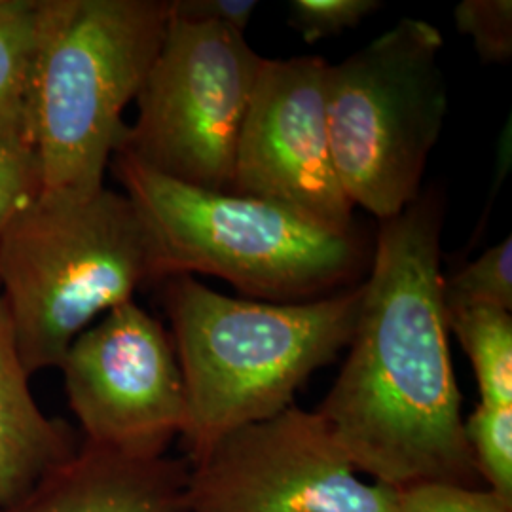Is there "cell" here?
I'll return each instance as SVG.
<instances>
[{
    "instance_id": "obj_21",
    "label": "cell",
    "mask_w": 512,
    "mask_h": 512,
    "mask_svg": "<svg viewBox=\"0 0 512 512\" xmlns=\"http://www.w3.org/2000/svg\"><path fill=\"white\" fill-rule=\"evenodd\" d=\"M256 6L255 0H175L171 2V14L175 18L224 25L245 35Z\"/></svg>"
},
{
    "instance_id": "obj_7",
    "label": "cell",
    "mask_w": 512,
    "mask_h": 512,
    "mask_svg": "<svg viewBox=\"0 0 512 512\" xmlns=\"http://www.w3.org/2000/svg\"><path fill=\"white\" fill-rule=\"evenodd\" d=\"M262 61L243 33L171 14L120 150L167 179L230 192Z\"/></svg>"
},
{
    "instance_id": "obj_4",
    "label": "cell",
    "mask_w": 512,
    "mask_h": 512,
    "mask_svg": "<svg viewBox=\"0 0 512 512\" xmlns=\"http://www.w3.org/2000/svg\"><path fill=\"white\" fill-rule=\"evenodd\" d=\"M169 16L164 0H42L31 105L40 190L88 196L105 186Z\"/></svg>"
},
{
    "instance_id": "obj_5",
    "label": "cell",
    "mask_w": 512,
    "mask_h": 512,
    "mask_svg": "<svg viewBox=\"0 0 512 512\" xmlns=\"http://www.w3.org/2000/svg\"><path fill=\"white\" fill-rule=\"evenodd\" d=\"M154 279L147 228L124 192L38 190L0 239V300L21 363L57 368L76 336Z\"/></svg>"
},
{
    "instance_id": "obj_17",
    "label": "cell",
    "mask_w": 512,
    "mask_h": 512,
    "mask_svg": "<svg viewBox=\"0 0 512 512\" xmlns=\"http://www.w3.org/2000/svg\"><path fill=\"white\" fill-rule=\"evenodd\" d=\"M459 33L471 37L486 63H505L512 55L511 0H463L454 10Z\"/></svg>"
},
{
    "instance_id": "obj_20",
    "label": "cell",
    "mask_w": 512,
    "mask_h": 512,
    "mask_svg": "<svg viewBox=\"0 0 512 512\" xmlns=\"http://www.w3.org/2000/svg\"><path fill=\"white\" fill-rule=\"evenodd\" d=\"M40 190V173L33 150L0 143V239L25 203Z\"/></svg>"
},
{
    "instance_id": "obj_8",
    "label": "cell",
    "mask_w": 512,
    "mask_h": 512,
    "mask_svg": "<svg viewBox=\"0 0 512 512\" xmlns=\"http://www.w3.org/2000/svg\"><path fill=\"white\" fill-rule=\"evenodd\" d=\"M397 490L353 471L317 412L243 425L190 463L188 512H395Z\"/></svg>"
},
{
    "instance_id": "obj_12",
    "label": "cell",
    "mask_w": 512,
    "mask_h": 512,
    "mask_svg": "<svg viewBox=\"0 0 512 512\" xmlns=\"http://www.w3.org/2000/svg\"><path fill=\"white\" fill-rule=\"evenodd\" d=\"M29 380L0 300V507L31 492L82 444L67 421L48 418L38 408Z\"/></svg>"
},
{
    "instance_id": "obj_1",
    "label": "cell",
    "mask_w": 512,
    "mask_h": 512,
    "mask_svg": "<svg viewBox=\"0 0 512 512\" xmlns=\"http://www.w3.org/2000/svg\"><path fill=\"white\" fill-rule=\"evenodd\" d=\"M442 224L437 192L382 222L348 357L315 410L353 471L393 490L484 488L448 342Z\"/></svg>"
},
{
    "instance_id": "obj_19",
    "label": "cell",
    "mask_w": 512,
    "mask_h": 512,
    "mask_svg": "<svg viewBox=\"0 0 512 512\" xmlns=\"http://www.w3.org/2000/svg\"><path fill=\"white\" fill-rule=\"evenodd\" d=\"M380 8L378 0H293L289 23L308 44H315L357 27Z\"/></svg>"
},
{
    "instance_id": "obj_16",
    "label": "cell",
    "mask_w": 512,
    "mask_h": 512,
    "mask_svg": "<svg viewBox=\"0 0 512 512\" xmlns=\"http://www.w3.org/2000/svg\"><path fill=\"white\" fill-rule=\"evenodd\" d=\"M463 429L484 488L512 499V404L478 403Z\"/></svg>"
},
{
    "instance_id": "obj_13",
    "label": "cell",
    "mask_w": 512,
    "mask_h": 512,
    "mask_svg": "<svg viewBox=\"0 0 512 512\" xmlns=\"http://www.w3.org/2000/svg\"><path fill=\"white\" fill-rule=\"evenodd\" d=\"M42 0H0V143L31 150Z\"/></svg>"
},
{
    "instance_id": "obj_10",
    "label": "cell",
    "mask_w": 512,
    "mask_h": 512,
    "mask_svg": "<svg viewBox=\"0 0 512 512\" xmlns=\"http://www.w3.org/2000/svg\"><path fill=\"white\" fill-rule=\"evenodd\" d=\"M329 67L315 55L264 57L239 133L230 192L285 205L330 230L351 234L355 207L330 150Z\"/></svg>"
},
{
    "instance_id": "obj_9",
    "label": "cell",
    "mask_w": 512,
    "mask_h": 512,
    "mask_svg": "<svg viewBox=\"0 0 512 512\" xmlns=\"http://www.w3.org/2000/svg\"><path fill=\"white\" fill-rule=\"evenodd\" d=\"M57 368L84 442L154 459L183 435L186 395L171 334L133 300L76 336Z\"/></svg>"
},
{
    "instance_id": "obj_14",
    "label": "cell",
    "mask_w": 512,
    "mask_h": 512,
    "mask_svg": "<svg viewBox=\"0 0 512 512\" xmlns=\"http://www.w3.org/2000/svg\"><path fill=\"white\" fill-rule=\"evenodd\" d=\"M475 370L480 403L512 404V315L499 308H467L446 313Z\"/></svg>"
},
{
    "instance_id": "obj_18",
    "label": "cell",
    "mask_w": 512,
    "mask_h": 512,
    "mask_svg": "<svg viewBox=\"0 0 512 512\" xmlns=\"http://www.w3.org/2000/svg\"><path fill=\"white\" fill-rule=\"evenodd\" d=\"M395 512H512V499L486 488L418 484L397 490Z\"/></svg>"
},
{
    "instance_id": "obj_3",
    "label": "cell",
    "mask_w": 512,
    "mask_h": 512,
    "mask_svg": "<svg viewBox=\"0 0 512 512\" xmlns=\"http://www.w3.org/2000/svg\"><path fill=\"white\" fill-rule=\"evenodd\" d=\"M112 169L147 228L154 279L215 275L245 296L294 304L348 289L365 266L357 232L293 209L167 179L118 150Z\"/></svg>"
},
{
    "instance_id": "obj_15",
    "label": "cell",
    "mask_w": 512,
    "mask_h": 512,
    "mask_svg": "<svg viewBox=\"0 0 512 512\" xmlns=\"http://www.w3.org/2000/svg\"><path fill=\"white\" fill-rule=\"evenodd\" d=\"M446 313L467 308L512 311V239H501L456 274L442 279Z\"/></svg>"
},
{
    "instance_id": "obj_6",
    "label": "cell",
    "mask_w": 512,
    "mask_h": 512,
    "mask_svg": "<svg viewBox=\"0 0 512 512\" xmlns=\"http://www.w3.org/2000/svg\"><path fill=\"white\" fill-rule=\"evenodd\" d=\"M442 37L401 19L365 48L330 65L327 118L332 162L353 207L393 219L421 194L448 112Z\"/></svg>"
},
{
    "instance_id": "obj_2",
    "label": "cell",
    "mask_w": 512,
    "mask_h": 512,
    "mask_svg": "<svg viewBox=\"0 0 512 512\" xmlns=\"http://www.w3.org/2000/svg\"><path fill=\"white\" fill-rule=\"evenodd\" d=\"M164 306L183 374L186 461L224 435L293 406L313 372L348 349L363 283L294 304L217 293L194 275L164 279Z\"/></svg>"
},
{
    "instance_id": "obj_11",
    "label": "cell",
    "mask_w": 512,
    "mask_h": 512,
    "mask_svg": "<svg viewBox=\"0 0 512 512\" xmlns=\"http://www.w3.org/2000/svg\"><path fill=\"white\" fill-rule=\"evenodd\" d=\"M186 458L141 459L82 440L76 456L0 512H188Z\"/></svg>"
}]
</instances>
